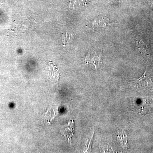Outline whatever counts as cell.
Masks as SVG:
<instances>
[{
	"label": "cell",
	"instance_id": "7a4b0ae2",
	"mask_svg": "<svg viewBox=\"0 0 153 153\" xmlns=\"http://www.w3.org/2000/svg\"><path fill=\"white\" fill-rule=\"evenodd\" d=\"M74 131V121L72 120L68 122L67 124L64 126L60 130V132L64 136L68 143H71Z\"/></svg>",
	"mask_w": 153,
	"mask_h": 153
},
{
	"label": "cell",
	"instance_id": "5b68a950",
	"mask_svg": "<svg viewBox=\"0 0 153 153\" xmlns=\"http://www.w3.org/2000/svg\"><path fill=\"white\" fill-rule=\"evenodd\" d=\"M109 19L105 17H98L92 22V28L94 30H98L106 27L110 24Z\"/></svg>",
	"mask_w": 153,
	"mask_h": 153
},
{
	"label": "cell",
	"instance_id": "277c9868",
	"mask_svg": "<svg viewBox=\"0 0 153 153\" xmlns=\"http://www.w3.org/2000/svg\"><path fill=\"white\" fill-rule=\"evenodd\" d=\"M146 71H145L142 76L135 80L136 86L139 89L146 88L153 84V82L150 78L146 75Z\"/></svg>",
	"mask_w": 153,
	"mask_h": 153
},
{
	"label": "cell",
	"instance_id": "8992f818",
	"mask_svg": "<svg viewBox=\"0 0 153 153\" xmlns=\"http://www.w3.org/2000/svg\"><path fill=\"white\" fill-rule=\"evenodd\" d=\"M137 43L140 52L144 54H148L147 47L141 39L139 38H137Z\"/></svg>",
	"mask_w": 153,
	"mask_h": 153
},
{
	"label": "cell",
	"instance_id": "6da1fadb",
	"mask_svg": "<svg viewBox=\"0 0 153 153\" xmlns=\"http://www.w3.org/2000/svg\"><path fill=\"white\" fill-rule=\"evenodd\" d=\"M45 64L47 69V74L51 81L58 82L60 77V72L56 65L51 61H46Z\"/></svg>",
	"mask_w": 153,
	"mask_h": 153
},
{
	"label": "cell",
	"instance_id": "3957f363",
	"mask_svg": "<svg viewBox=\"0 0 153 153\" xmlns=\"http://www.w3.org/2000/svg\"><path fill=\"white\" fill-rule=\"evenodd\" d=\"M84 64H91L95 66V70L100 68V65L101 63V56L96 52L91 54H88L86 55L84 60Z\"/></svg>",
	"mask_w": 153,
	"mask_h": 153
},
{
	"label": "cell",
	"instance_id": "52a82bcc",
	"mask_svg": "<svg viewBox=\"0 0 153 153\" xmlns=\"http://www.w3.org/2000/svg\"><path fill=\"white\" fill-rule=\"evenodd\" d=\"M63 38L64 45L69 44V43H71V40H72V36L66 33V35H63Z\"/></svg>",
	"mask_w": 153,
	"mask_h": 153
}]
</instances>
